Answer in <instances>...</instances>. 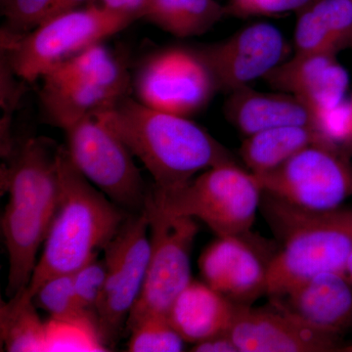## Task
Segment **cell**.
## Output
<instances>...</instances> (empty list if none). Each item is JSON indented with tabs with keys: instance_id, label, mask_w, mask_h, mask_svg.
Listing matches in <instances>:
<instances>
[{
	"instance_id": "6da1fadb",
	"label": "cell",
	"mask_w": 352,
	"mask_h": 352,
	"mask_svg": "<svg viewBox=\"0 0 352 352\" xmlns=\"http://www.w3.org/2000/svg\"><path fill=\"white\" fill-rule=\"evenodd\" d=\"M60 146L50 139L32 138L15 146L2 173V189L8 194L1 226L9 259V298L27 288L36 256L46 239L59 206Z\"/></svg>"
},
{
	"instance_id": "7a4b0ae2",
	"label": "cell",
	"mask_w": 352,
	"mask_h": 352,
	"mask_svg": "<svg viewBox=\"0 0 352 352\" xmlns=\"http://www.w3.org/2000/svg\"><path fill=\"white\" fill-rule=\"evenodd\" d=\"M151 173L155 188H178L198 173L236 163L228 149L187 117L164 113L129 95L94 113Z\"/></svg>"
},
{
	"instance_id": "3957f363",
	"label": "cell",
	"mask_w": 352,
	"mask_h": 352,
	"mask_svg": "<svg viewBox=\"0 0 352 352\" xmlns=\"http://www.w3.org/2000/svg\"><path fill=\"white\" fill-rule=\"evenodd\" d=\"M59 206L29 285L10 300L32 302L43 282L72 274L99 256L131 212L111 201L76 168L65 146L58 153Z\"/></svg>"
},
{
	"instance_id": "277c9868",
	"label": "cell",
	"mask_w": 352,
	"mask_h": 352,
	"mask_svg": "<svg viewBox=\"0 0 352 352\" xmlns=\"http://www.w3.org/2000/svg\"><path fill=\"white\" fill-rule=\"evenodd\" d=\"M261 208L278 241L268 270L270 298H281L318 273H344L352 250L351 208L307 210L264 191Z\"/></svg>"
},
{
	"instance_id": "5b68a950",
	"label": "cell",
	"mask_w": 352,
	"mask_h": 352,
	"mask_svg": "<svg viewBox=\"0 0 352 352\" xmlns=\"http://www.w3.org/2000/svg\"><path fill=\"white\" fill-rule=\"evenodd\" d=\"M41 102L51 124L65 129L129 95L124 58L103 43L58 65L41 78Z\"/></svg>"
},
{
	"instance_id": "8992f818",
	"label": "cell",
	"mask_w": 352,
	"mask_h": 352,
	"mask_svg": "<svg viewBox=\"0 0 352 352\" xmlns=\"http://www.w3.org/2000/svg\"><path fill=\"white\" fill-rule=\"evenodd\" d=\"M263 194L254 173L227 163L203 171L178 188L152 187L147 200L164 214L201 220L220 237L251 230Z\"/></svg>"
},
{
	"instance_id": "52a82bcc",
	"label": "cell",
	"mask_w": 352,
	"mask_h": 352,
	"mask_svg": "<svg viewBox=\"0 0 352 352\" xmlns=\"http://www.w3.org/2000/svg\"><path fill=\"white\" fill-rule=\"evenodd\" d=\"M134 21L126 14L91 4L57 16L20 38L2 41V58L21 80L34 82Z\"/></svg>"
},
{
	"instance_id": "ba28073f",
	"label": "cell",
	"mask_w": 352,
	"mask_h": 352,
	"mask_svg": "<svg viewBox=\"0 0 352 352\" xmlns=\"http://www.w3.org/2000/svg\"><path fill=\"white\" fill-rule=\"evenodd\" d=\"M151 254L144 285L126 322L129 332L153 315L168 316L171 305L192 281V247L198 226L188 217L164 214L146 198Z\"/></svg>"
},
{
	"instance_id": "9c48e42d",
	"label": "cell",
	"mask_w": 352,
	"mask_h": 352,
	"mask_svg": "<svg viewBox=\"0 0 352 352\" xmlns=\"http://www.w3.org/2000/svg\"><path fill=\"white\" fill-rule=\"evenodd\" d=\"M72 162L94 186L126 212L144 210L148 192L133 155L119 136L94 116L64 129Z\"/></svg>"
},
{
	"instance_id": "30bf717a",
	"label": "cell",
	"mask_w": 352,
	"mask_h": 352,
	"mask_svg": "<svg viewBox=\"0 0 352 352\" xmlns=\"http://www.w3.org/2000/svg\"><path fill=\"white\" fill-rule=\"evenodd\" d=\"M351 160L322 139L279 168L254 175L264 192L296 207L326 212L352 197Z\"/></svg>"
},
{
	"instance_id": "8fae6325",
	"label": "cell",
	"mask_w": 352,
	"mask_h": 352,
	"mask_svg": "<svg viewBox=\"0 0 352 352\" xmlns=\"http://www.w3.org/2000/svg\"><path fill=\"white\" fill-rule=\"evenodd\" d=\"M104 252L107 279L97 309L96 325L107 347L126 331L127 319L144 285L151 254L149 219L144 210L129 214Z\"/></svg>"
},
{
	"instance_id": "7c38bea8",
	"label": "cell",
	"mask_w": 352,
	"mask_h": 352,
	"mask_svg": "<svg viewBox=\"0 0 352 352\" xmlns=\"http://www.w3.org/2000/svg\"><path fill=\"white\" fill-rule=\"evenodd\" d=\"M132 87L138 100L148 107L187 118L203 110L219 90L200 50L183 46L145 57Z\"/></svg>"
},
{
	"instance_id": "4fadbf2b",
	"label": "cell",
	"mask_w": 352,
	"mask_h": 352,
	"mask_svg": "<svg viewBox=\"0 0 352 352\" xmlns=\"http://www.w3.org/2000/svg\"><path fill=\"white\" fill-rule=\"evenodd\" d=\"M278 245L248 232L220 236L201 254L204 282L239 305L266 295L268 270Z\"/></svg>"
},
{
	"instance_id": "5bb4252c",
	"label": "cell",
	"mask_w": 352,
	"mask_h": 352,
	"mask_svg": "<svg viewBox=\"0 0 352 352\" xmlns=\"http://www.w3.org/2000/svg\"><path fill=\"white\" fill-rule=\"evenodd\" d=\"M199 50L214 75L217 89L231 94L263 78L281 64L286 43L275 25L256 23Z\"/></svg>"
},
{
	"instance_id": "9a60e30c",
	"label": "cell",
	"mask_w": 352,
	"mask_h": 352,
	"mask_svg": "<svg viewBox=\"0 0 352 352\" xmlns=\"http://www.w3.org/2000/svg\"><path fill=\"white\" fill-rule=\"evenodd\" d=\"M229 333L240 352H329L340 349L339 337L308 325L274 300L261 308L239 305Z\"/></svg>"
},
{
	"instance_id": "2e32d148",
	"label": "cell",
	"mask_w": 352,
	"mask_h": 352,
	"mask_svg": "<svg viewBox=\"0 0 352 352\" xmlns=\"http://www.w3.org/2000/svg\"><path fill=\"white\" fill-rule=\"evenodd\" d=\"M271 87L298 97L317 116L337 107L346 99L349 78L329 53H295L264 76Z\"/></svg>"
},
{
	"instance_id": "e0dca14e",
	"label": "cell",
	"mask_w": 352,
	"mask_h": 352,
	"mask_svg": "<svg viewBox=\"0 0 352 352\" xmlns=\"http://www.w3.org/2000/svg\"><path fill=\"white\" fill-rule=\"evenodd\" d=\"M271 300L308 325L336 337L352 323V282L342 272L318 273Z\"/></svg>"
},
{
	"instance_id": "ac0fdd59",
	"label": "cell",
	"mask_w": 352,
	"mask_h": 352,
	"mask_svg": "<svg viewBox=\"0 0 352 352\" xmlns=\"http://www.w3.org/2000/svg\"><path fill=\"white\" fill-rule=\"evenodd\" d=\"M224 112L245 136L287 126L315 129V116L298 97L287 92H261L248 87L231 92Z\"/></svg>"
},
{
	"instance_id": "d6986e66",
	"label": "cell",
	"mask_w": 352,
	"mask_h": 352,
	"mask_svg": "<svg viewBox=\"0 0 352 352\" xmlns=\"http://www.w3.org/2000/svg\"><path fill=\"white\" fill-rule=\"evenodd\" d=\"M238 307L205 282L192 280L173 302L168 318L185 342L195 344L229 331Z\"/></svg>"
},
{
	"instance_id": "ffe728a7",
	"label": "cell",
	"mask_w": 352,
	"mask_h": 352,
	"mask_svg": "<svg viewBox=\"0 0 352 352\" xmlns=\"http://www.w3.org/2000/svg\"><path fill=\"white\" fill-rule=\"evenodd\" d=\"M296 53L338 55L352 48V0H317L298 13Z\"/></svg>"
},
{
	"instance_id": "44dd1931",
	"label": "cell",
	"mask_w": 352,
	"mask_h": 352,
	"mask_svg": "<svg viewBox=\"0 0 352 352\" xmlns=\"http://www.w3.org/2000/svg\"><path fill=\"white\" fill-rule=\"evenodd\" d=\"M322 139L321 134L309 126L274 127L247 136L241 146L240 157L248 170L263 175Z\"/></svg>"
},
{
	"instance_id": "7402d4cb",
	"label": "cell",
	"mask_w": 352,
	"mask_h": 352,
	"mask_svg": "<svg viewBox=\"0 0 352 352\" xmlns=\"http://www.w3.org/2000/svg\"><path fill=\"white\" fill-rule=\"evenodd\" d=\"M224 17L226 6L215 0H154L144 19L177 38H191L210 31Z\"/></svg>"
},
{
	"instance_id": "603a6c76",
	"label": "cell",
	"mask_w": 352,
	"mask_h": 352,
	"mask_svg": "<svg viewBox=\"0 0 352 352\" xmlns=\"http://www.w3.org/2000/svg\"><path fill=\"white\" fill-rule=\"evenodd\" d=\"M6 27L2 41L20 38L57 16L96 3L97 0H1Z\"/></svg>"
},
{
	"instance_id": "cb8c5ba5",
	"label": "cell",
	"mask_w": 352,
	"mask_h": 352,
	"mask_svg": "<svg viewBox=\"0 0 352 352\" xmlns=\"http://www.w3.org/2000/svg\"><path fill=\"white\" fill-rule=\"evenodd\" d=\"M46 336L34 302L2 303L1 340L7 351H46Z\"/></svg>"
},
{
	"instance_id": "d4e9b609",
	"label": "cell",
	"mask_w": 352,
	"mask_h": 352,
	"mask_svg": "<svg viewBox=\"0 0 352 352\" xmlns=\"http://www.w3.org/2000/svg\"><path fill=\"white\" fill-rule=\"evenodd\" d=\"M34 302L54 320L89 322L96 327L78 302L72 274L56 275L46 280L34 294Z\"/></svg>"
},
{
	"instance_id": "484cf974",
	"label": "cell",
	"mask_w": 352,
	"mask_h": 352,
	"mask_svg": "<svg viewBox=\"0 0 352 352\" xmlns=\"http://www.w3.org/2000/svg\"><path fill=\"white\" fill-rule=\"evenodd\" d=\"M129 332V351L131 352H178L184 349V340L173 327L168 316L147 317Z\"/></svg>"
},
{
	"instance_id": "4316f807",
	"label": "cell",
	"mask_w": 352,
	"mask_h": 352,
	"mask_svg": "<svg viewBox=\"0 0 352 352\" xmlns=\"http://www.w3.org/2000/svg\"><path fill=\"white\" fill-rule=\"evenodd\" d=\"M46 351H105L97 329L89 322L59 321L46 323Z\"/></svg>"
},
{
	"instance_id": "83f0119b",
	"label": "cell",
	"mask_w": 352,
	"mask_h": 352,
	"mask_svg": "<svg viewBox=\"0 0 352 352\" xmlns=\"http://www.w3.org/2000/svg\"><path fill=\"white\" fill-rule=\"evenodd\" d=\"M72 276L80 305L96 325L97 309L107 279L105 259L98 258V256L92 258L72 273Z\"/></svg>"
},
{
	"instance_id": "f1b7e54d",
	"label": "cell",
	"mask_w": 352,
	"mask_h": 352,
	"mask_svg": "<svg viewBox=\"0 0 352 352\" xmlns=\"http://www.w3.org/2000/svg\"><path fill=\"white\" fill-rule=\"evenodd\" d=\"M317 0H230L226 6L227 16L276 15L287 12H302Z\"/></svg>"
},
{
	"instance_id": "f546056e",
	"label": "cell",
	"mask_w": 352,
	"mask_h": 352,
	"mask_svg": "<svg viewBox=\"0 0 352 352\" xmlns=\"http://www.w3.org/2000/svg\"><path fill=\"white\" fill-rule=\"evenodd\" d=\"M154 0H97L99 6L116 11V12L126 14L134 20L144 19Z\"/></svg>"
},
{
	"instance_id": "4dcf8cb0",
	"label": "cell",
	"mask_w": 352,
	"mask_h": 352,
	"mask_svg": "<svg viewBox=\"0 0 352 352\" xmlns=\"http://www.w3.org/2000/svg\"><path fill=\"white\" fill-rule=\"evenodd\" d=\"M192 351L196 352H240L229 331L217 333L197 342Z\"/></svg>"
},
{
	"instance_id": "1f68e13d",
	"label": "cell",
	"mask_w": 352,
	"mask_h": 352,
	"mask_svg": "<svg viewBox=\"0 0 352 352\" xmlns=\"http://www.w3.org/2000/svg\"><path fill=\"white\" fill-rule=\"evenodd\" d=\"M344 274L352 282V250L349 258H347L346 267H344Z\"/></svg>"
},
{
	"instance_id": "d6a6232c",
	"label": "cell",
	"mask_w": 352,
	"mask_h": 352,
	"mask_svg": "<svg viewBox=\"0 0 352 352\" xmlns=\"http://www.w3.org/2000/svg\"><path fill=\"white\" fill-rule=\"evenodd\" d=\"M351 98L352 99V92H351Z\"/></svg>"
}]
</instances>
